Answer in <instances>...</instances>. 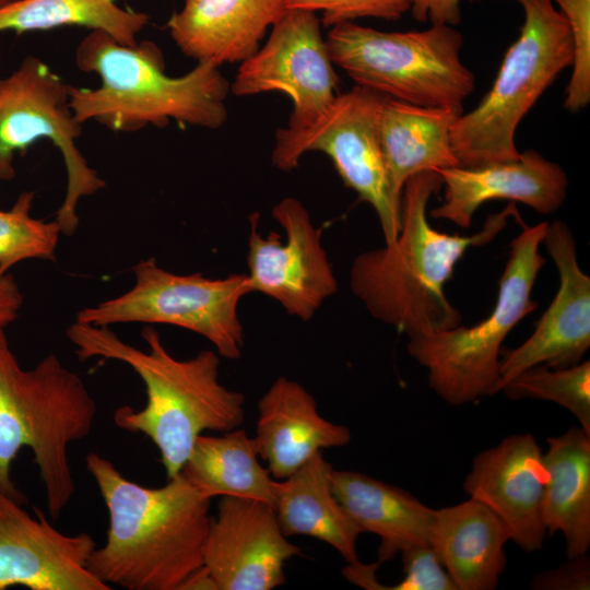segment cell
Instances as JSON below:
<instances>
[{"label": "cell", "mask_w": 590, "mask_h": 590, "mask_svg": "<svg viewBox=\"0 0 590 590\" xmlns=\"http://www.w3.org/2000/svg\"><path fill=\"white\" fill-rule=\"evenodd\" d=\"M441 187L437 170L410 177L403 187L397 239L359 253L350 269L351 290L368 312L409 338L461 323V312L445 294L446 283L469 248L491 243L518 214L509 203L488 215L473 235L439 232L428 223L427 205Z\"/></svg>", "instance_id": "6da1fadb"}, {"label": "cell", "mask_w": 590, "mask_h": 590, "mask_svg": "<svg viewBox=\"0 0 590 590\" xmlns=\"http://www.w3.org/2000/svg\"><path fill=\"white\" fill-rule=\"evenodd\" d=\"M543 452L532 434L505 437L477 453L463 481V491L496 514L522 551L542 548L546 529L542 517L546 482Z\"/></svg>", "instance_id": "e0dca14e"}, {"label": "cell", "mask_w": 590, "mask_h": 590, "mask_svg": "<svg viewBox=\"0 0 590 590\" xmlns=\"http://www.w3.org/2000/svg\"><path fill=\"white\" fill-rule=\"evenodd\" d=\"M317 13L287 9L271 27L268 40L240 62L229 85L236 96L280 92L292 102L287 128L311 125L340 94Z\"/></svg>", "instance_id": "7c38bea8"}, {"label": "cell", "mask_w": 590, "mask_h": 590, "mask_svg": "<svg viewBox=\"0 0 590 590\" xmlns=\"http://www.w3.org/2000/svg\"><path fill=\"white\" fill-rule=\"evenodd\" d=\"M533 590H589L590 559L587 554L568 558V562L553 569L543 570L532 577Z\"/></svg>", "instance_id": "d6a6232c"}, {"label": "cell", "mask_w": 590, "mask_h": 590, "mask_svg": "<svg viewBox=\"0 0 590 590\" xmlns=\"http://www.w3.org/2000/svg\"><path fill=\"white\" fill-rule=\"evenodd\" d=\"M331 486L362 532L379 536L378 562L415 545H430L434 509L410 492L359 472L335 469Z\"/></svg>", "instance_id": "7402d4cb"}, {"label": "cell", "mask_w": 590, "mask_h": 590, "mask_svg": "<svg viewBox=\"0 0 590 590\" xmlns=\"http://www.w3.org/2000/svg\"><path fill=\"white\" fill-rule=\"evenodd\" d=\"M34 192L24 191L9 211L0 210V278L10 268L30 259L54 261L59 237V223L31 215Z\"/></svg>", "instance_id": "f1b7e54d"}, {"label": "cell", "mask_w": 590, "mask_h": 590, "mask_svg": "<svg viewBox=\"0 0 590 590\" xmlns=\"http://www.w3.org/2000/svg\"><path fill=\"white\" fill-rule=\"evenodd\" d=\"M96 403L82 378L54 354L33 368L21 367L0 327V492L19 503L24 496L11 479L22 448L34 455L49 517L57 520L75 493L70 444L93 429Z\"/></svg>", "instance_id": "5b68a950"}, {"label": "cell", "mask_w": 590, "mask_h": 590, "mask_svg": "<svg viewBox=\"0 0 590 590\" xmlns=\"http://www.w3.org/2000/svg\"><path fill=\"white\" fill-rule=\"evenodd\" d=\"M437 172L445 196L429 214L461 228L470 227L483 203L497 199L521 202L542 214L554 213L563 205L568 189L564 169L535 150L520 152L514 161L474 168L453 166Z\"/></svg>", "instance_id": "ac0fdd59"}, {"label": "cell", "mask_w": 590, "mask_h": 590, "mask_svg": "<svg viewBox=\"0 0 590 590\" xmlns=\"http://www.w3.org/2000/svg\"><path fill=\"white\" fill-rule=\"evenodd\" d=\"M133 273L129 291L83 308L75 321L103 327L130 322L176 326L206 339L223 358L241 356L245 337L238 306L252 293L247 274L216 279L176 274L154 258L138 262Z\"/></svg>", "instance_id": "9c48e42d"}, {"label": "cell", "mask_w": 590, "mask_h": 590, "mask_svg": "<svg viewBox=\"0 0 590 590\" xmlns=\"http://www.w3.org/2000/svg\"><path fill=\"white\" fill-rule=\"evenodd\" d=\"M387 97L357 85L340 93L308 127L279 128L271 160L278 169L291 172L307 152L328 155L344 185L376 212L385 244H392L401 226V206L390 191L380 140Z\"/></svg>", "instance_id": "30bf717a"}, {"label": "cell", "mask_w": 590, "mask_h": 590, "mask_svg": "<svg viewBox=\"0 0 590 590\" xmlns=\"http://www.w3.org/2000/svg\"><path fill=\"white\" fill-rule=\"evenodd\" d=\"M148 23L146 13L121 8L114 0H15L0 7V32L16 34L75 25L106 32L132 46Z\"/></svg>", "instance_id": "4316f807"}, {"label": "cell", "mask_w": 590, "mask_h": 590, "mask_svg": "<svg viewBox=\"0 0 590 590\" xmlns=\"http://www.w3.org/2000/svg\"><path fill=\"white\" fill-rule=\"evenodd\" d=\"M511 400L538 399L568 410L590 434V362L565 368L532 366L500 389Z\"/></svg>", "instance_id": "83f0119b"}, {"label": "cell", "mask_w": 590, "mask_h": 590, "mask_svg": "<svg viewBox=\"0 0 590 590\" xmlns=\"http://www.w3.org/2000/svg\"><path fill=\"white\" fill-rule=\"evenodd\" d=\"M253 440L275 480H283L315 455L346 446L352 435L318 412L316 399L299 382L276 378L259 399Z\"/></svg>", "instance_id": "d6986e66"}, {"label": "cell", "mask_w": 590, "mask_h": 590, "mask_svg": "<svg viewBox=\"0 0 590 590\" xmlns=\"http://www.w3.org/2000/svg\"><path fill=\"white\" fill-rule=\"evenodd\" d=\"M108 511L106 541L88 569L110 587L180 590L203 564L211 497L180 472L160 487L140 485L96 452L85 458Z\"/></svg>", "instance_id": "7a4b0ae2"}, {"label": "cell", "mask_w": 590, "mask_h": 590, "mask_svg": "<svg viewBox=\"0 0 590 590\" xmlns=\"http://www.w3.org/2000/svg\"><path fill=\"white\" fill-rule=\"evenodd\" d=\"M287 9L320 13L321 25L331 27L363 17L398 21L410 11L411 0H287Z\"/></svg>", "instance_id": "4dcf8cb0"}, {"label": "cell", "mask_w": 590, "mask_h": 590, "mask_svg": "<svg viewBox=\"0 0 590 590\" xmlns=\"http://www.w3.org/2000/svg\"><path fill=\"white\" fill-rule=\"evenodd\" d=\"M514 1L523 10L519 36L506 51L492 87L451 127L460 167L518 158L515 137L520 121L574 61L569 25L553 0Z\"/></svg>", "instance_id": "8992f818"}, {"label": "cell", "mask_w": 590, "mask_h": 590, "mask_svg": "<svg viewBox=\"0 0 590 590\" xmlns=\"http://www.w3.org/2000/svg\"><path fill=\"white\" fill-rule=\"evenodd\" d=\"M400 554L403 578L387 590H458L432 545H415Z\"/></svg>", "instance_id": "1f68e13d"}, {"label": "cell", "mask_w": 590, "mask_h": 590, "mask_svg": "<svg viewBox=\"0 0 590 590\" xmlns=\"http://www.w3.org/2000/svg\"><path fill=\"white\" fill-rule=\"evenodd\" d=\"M542 244L556 266L558 290L532 334L515 349H502L497 392L532 366L576 365L590 347V278L579 267L569 226L547 222Z\"/></svg>", "instance_id": "2e32d148"}, {"label": "cell", "mask_w": 590, "mask_h": 590, "mask_svg": "<svg viewBox=\"0 0 590 590\" xmlns=\"http://www.w3.org/2000/svg\"><path fill=\"white\" fill-rule=\"evenodd\" d=\"M287 11V0H184L168 20L184 55L220 67L243 62Z\"/></svg>", "instance_id": "ffe728a7"}, {"label": "cell", "mask_w": 590, "mask_h": 590, "mask_svg": "<svg viewBox=\"0 0 590 590\" xmlns=\"http://www.w3.org/2000/svg\"><path fill=\"white\" fill-rule=\"evenodd\" d=\"M203 547L202 566L217 590H272L302 550L283 533L272 505L221 496Z\"/></svg>", "instance_id": "9a60e30c"}, {"label": "cell", "mask_w": 590, "mask_h": 590, "mask_svg": "<svg viewBox=\"0 0 590 590\" xmlns=\"http://www.w3.org/2000/svg\"><path fill=\"white\" fill-rule=\"evenodd\" d=\"M75 62L101 79L97 88L71 86L70 107L81 125L95 120L115 131H134L173 119L217 129L227 119L229 84L213 63L198 62L184 75L169 76L154 43L123 45L98 30L80 42Z\"/></svg>", "instance_id": "277c9868"}, {"label": "cell", "mask_w": 590, "mask_h": 590, "mask_svg": "<svg viewBox=\"0 0 590 590\" xmlns=\"http://www.w3.org/2000/svg\"><path fill=\"white\" fill-rule=\"evenodd\" d=\"M463 0H411V13L418 22L455 26L461 21Z\"/></svg>", "instance_id": "836d02e7"}, {"label": "cell", "mask_w": 590, "mask_h": 590, "mask_svg": "<svg viewBox=\"0 0 590 590\" xmlns=\"http://www.w3.org/2000/svg\"><path fill=\"white\" fill-rule=\"evenodd\" d=\"M206 496H234L273 506L276 483L260 461L253 437L235 428L220 436L201 434L181 470Z\"/></svg>", "instance_id": "484cf974"}, {"label": "cell", "mask_w": 590, "mask_h": 590, "mask_svg": "<svg viewBox=\"0 0 590 590\" xmlns=\"http://www.w3.org/2000/svg\"><path fill=\"white\" fill-rule=\"evenodd\" d=\"M66 334L81 361H119L134 370L145 387L146 403L115 411V424L141 433L160 452L167 479L179 474L197 438L204 430L228 432L245 418V396L220 380L221 356L202 350L187 359L173 356L160 333L145 326L146 350L120 339L109 327L73 321Z\"/></svg>", "instance_id": "3957f363"}, {"label": "cell", "mask_w": 590, "mask_h": 590, "mask_svg": "<svg viewBox=\"0 0 590 590\" xmlns=\"http://www.w3.org/2000/svg\"><path fill=\"white\" fill-rule=\"evenodd\" d=\"M542 517L546 532H560L568 558L590 547V434L580 426L547 437Z\"/></svg>", "instance_id": "d4e9b609"}, {"label": "cell", "mask_w": 590, "mask_h": 590, "mask_svg": "<svg viewBox=\"0 0 590 590\" xmlns=\"http://www.w3.org/2000/svg\"><path fill=\"white\" fill-rule=\"evenodd\" d=\"M332 470L322 451L318 452L294 473L278 480L273 508L287 538H315L352 565L359 562L356 544L363 532L332 491Z\"/></svg>", "instance_id": "cb8c5ba5"}, {"label": "cell", "mask_w": 590, "mask_h": 590, "mask_svg": "<svg viewBox=\"0 0 590 590\" xmlns=\"http://www.w3.org/2000/svg\"><path fill=\"white\" fill-rule=\"evenodd\" d=\"M23 305V295L14 278L7 273L0 278V327L13 322Z\"/></svg>", "instance_id": "e575fe53"}, {"label": "cell", "mask_w": 590, "mask_h": 590, "mask_svg": "<svg viewBox=\"0 0 590 590\" xmlns=\"http://www.w3.org/2000/svg\"><path fill=\"white\" fill-rule=\"evenodd\" d=\"M70 90L34 56L0 79V180L13 179L16 152L38 139H49L59 149L67 172L66 196L55 219L64 235H72L79 225V201L105 187L76 146L82 125L70 107Z\"/></svg>", "instance_id": "8fae6325"}, {"label": "cell", "mask_w": 590, "mask_h": 590, "mask_svg": "<svg viewBox=\"0 0 590 590\" xmlns=\"http://www.w3.org/2000/svg\"><path fill=\"white\" fill-rule=\"evenodd\" d=\"M509 540L502 519L473 498L434 509L429 543L458 590L496 589Z\"/></svg>", "instance_id": "44dd1931"}, {"label": "cell", "mask_w": 590, "mask_h": 590, "mask_svg": "<svg viewBox=\"0 0 590 590\" xmlns=\"http://www.w3.org/2000/svg\"><path fill=\"white\" fill-rule=\"evenodd\" d=\"M31 516L0 492V590H109L88 569L96 547L85 532L66 534L39 508Z\"/></svg>", "instance_id": "5bb4252c"}, {"label": "cell", "mask_w": 590, "mask_h": 590, "mask_svg": "<svg viewBox=\"0 0 590 590\" xmlns=\"http://www.w3.org/2000/svg\"><path fill=\"white\" fill-rule=\"evenodd\" d=\"M462 113V107H425L386 98L380 140L390 191L399 206L410 177L458 166L450 132Z\"/></svg>", "instance_id": "603a6c76"}, {"label": "cell", "mask_w": 590, "mask_h": 590, "mask_svg": "<svg viewBox=\"0 0 590 590\" xmlns=\"http://www.w3.org/2000/svg\"><path fill=\"white\" fill-rule=\"evenodd\" d=\"M12 1H15V0H0V7L4 5V4H8Z\"/></svg>", "instance_id": "8d00e7d4"}, {"label": "cell", "mask_w": 590, "mask_h": 590, "mask_svg": "<svg viewBox=\"0 0 590 590\" xmlns=\"http://www.w3.org/2000/svg\"><path fill=\"white\" fill-rule=\"evenodd\" d=\"M217 590L216 583L202 566L194 571L180 587V590Z\"/></svg>", "instance_id": "d590c367"}, {"label": "cell", "mask_w": 590, "mask_h": 590, "mask_svg": "<svg viewBox=\"0 0 590 590\" xmlns=\"http://www.w3.org/2000/svg\"><path fill=\"white\" fill-rule=\"evenodd\" d=\"M512 239L492 312L472 327L460 324L409 338L406 351L427 371L432 390L450 405L497 393L502 345L521 319L536 309L531 293L545 258L539 252L547 222L529 226Z\"/></svg>", "instance_id": "52a82bcc"}, {"label": "cell", "mask_w": 590, "mask_h": 590, "mask_svg": "<svg viewBox=\"0 0 590 590\" xmlns=\"http://www.w3.org/2000/svg\"><path fill=\"white\" fill-rule=\"evenodd\" d=\"M566 19L574 46L573 72L564 107L578 113L590 103V0H553Z\"/></svg>", "instance_id": "f546056e"}, {"label": "cell", "mask_w": 590, "mask_h": 590, "mask_svg": "<svg viewBox=\"0 0 590 590\" xmlns=\"http://www.w3.org/2000/svg\"><path fill=\"white\" fill-rule=\"evenodd\" d=\"M329 56L357 86L425 107H462L474 74L461 61L462 34L432 24L423 31L384 32L355 21L330 27Z\"/></svg>", "instance_id": "ba28073f"}, {"label": "cell", "mask_w": 590, "mask_h": 590, "mask_svg": "<svg viewBox=\"0 0 590 590\" xmlns=\"http://www.w3.org/2000/svg\"><path fill=\"white\" fill-rule=\"evenodd\" d=\"M285 240L275 232L263 236L259 215L249 217L248 280L251 292L275 302L291 316L309 321L338 291L332 264L322 246V229L312 223L305 205L284 198L272 209Z\"/></svg>", "instance_id": "4fadbf2b"}]
</instances>
